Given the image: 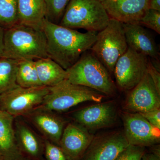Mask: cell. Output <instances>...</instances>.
<instances>
[{
	"label": "cell",
	"instance_id": "e0dca14e",
	"mask_svg": "<svg viewBox=\"0 0 160 160\" xmlns=\"http://www.w3.org/2000/svg\"><path fill=\"white\" fill-rule=\"evenodd\" d=\"M128 47L146 56L159 60V53L152 35L138 23H122Z\"/></svg>",
	"mask_w": 160,
	"mask_h": 160
},
{
	"label": "cell",
	"instance_id": "7a4b0ae2",
	"mask_svg": "<svg viewBox=\"0 0 160 160\" xmlns=\"http://www.w3.org/2000/svg\"><path fill=\"white\" fill-rule=\"evenodd\" d=\"M2 57L18 61L48 57L43 29L18 24L5 30Z\"/></svg>",
	"mask_w": 160,
	"mask_h": 160
},
{
	"label": "cell",
	"instance_id": "836d02e7",
	"mask_svg": "<svg viewBox=\"0 0 160 160\" xmlns=\"http://www.w3.org/2000/svg\"><path fill=\"white\" fill-rule=\"evenodd\" d=\"M0 160H3L1 150H0Z\"/></svg>",
	"mask_w": 160,
	"mask_h": 160
},
{
	"label": "cell",
	"instance_id": "4316f807",
	"mask_svg": "<svg viewBox=\"0 0 160 160\" xmlns=\"http://www.w3.org/2000/svg\"><path fill=\"white\" fill-rule=\"evenodd\" d=\"M146 148L129 145L114 160H141Z\"/></svg>",
	"mask_w": 160,
	"mask_h": 160
},
{
	"label": "cell",
	"instance_id": "4fadbf2b",
	"mask_svg": "<svg viewBox=\"0 0 160 160\" xmlns=\"http://www.w3.org/2000/svg\"><path fill=\"white\" fill-rule=\"evenodd\" d=\"M23 117L39 131L44 139L59 146L66 122L56 112L38 107Z\"/></svg>",
	"mask_w": 160,
	"mask_h": 160
},
{
	"label": "cell",
	"instance_id": "f546056e",
	"mask_svg": "<svg viewBox=\"0 0 160 160\" xmlns=\"http://www.w3.org/2000/svg\"><path fill=\"white\" fill-rule=\"evenodd\" d=\"M141 160H160L159 149L148 152L146 151Z\"/></svg>",
	"mask_w": 160,
	"mask_h": 160
},
{
	"label": "cell",
	"instance_id": "9c48e42d",
	"mask_svg": "<svg viewBox=\"0 0 160 160\" xmlns=\"http://www.w3.org/2000/svg\"><path fill=\"white\" fill-rule=\"evenodd\" d=\"M122 120L124 134L129 145L146 148L160 142V129L139 113L124 112Z\"/></svg>",
	"mask_w": 160,
	"mask_h": 160
},
{
	"label": "cell",
	"instance_id": "9a60e30c",
	"mask_svg": "<svg viewBox=\"0 0 160 160\" xmlns=\"http://www.w3.org/2000/svg\"><path fill=\"white\" fill-rule=\"evenodd\" d=\"M149 0H106L102 4L111 18L124 24L138 23L149 9Z\"/></svg>",
	"mask_w": 160,
	"mask_h": 160
},
{
	"label": "cell",
	"instance_id": "e575fe53",
	"mask_svg": "<svg viewBox=\"0 0 160 160\" xmlns=\"http://www.w3.org/2000/svg\"><path fill=\"white\" fill-rule=\"evenodd\" d=\"M98 1H99V2H103L104 1H106V0H98Z\"/></svg>",
	"mask_w": 160,
	"mask_h": 160
},
{
	"label": "cell",
	"instance_id": "3957f363",
	"mask_svg": "<svg viewBox=\"0 0 160 160\" xmlns=\"http://www.w3.org/2000/svg\"><path fill=\"white\" fill-rule=\"evenodd\" d=\"M66 71V79L72 84L88 87L108 96L116 93V86L111 74L91 51L85 52Z\"/></svg>",
	"mask_w": 160,
	"mask_h": 160
},
{
	"label": "cell",
	"instance_id": "1f68e13d",
	"mask_svg": "<svg viewBox=\"0 0 160 160\" xmlns=\"http://www.w3.org/2000/svg\"><path fill=\"white\" fill-rule=\"evenodd\" d=\"M5 29L0 27V58L2 57L4 51V37Z\"/></svg>",
	"mask_w": 160,
	"mask_h": 160
},
{
	"label": "cell",
	"instance_id": "44dd1931",
	"mask_svg": "<svg viewBox=\"0 0 160 160\" xmlns=\"http://www.w3.org/2000/svg\"><path fill=\"white\" fill-rule=\"evenodd\" d=\"M16 82L23 88L42 86L38 77L34 60L19 61L16 75Z\"/></svg>",
	"mask_w": 160,
	"mask_h": 160
},
{
	"label": "cell",
	"instance_id": "cb8c5ba5",
	"mask_svg": "<svg viewBox=\"0 0 160 160\" xmlns=\"http://www.w3.org/2000/svg\"><path fill=\"white\" fill-rule=\"evenodd\" d=\"M46 7V19L59 24L66 7L71 0H45Z\"/></svg>",
	"mask_w": 160,
	"mask_h": 160
},
{
	"label": "cell",
	"instance_id": "ffe728a7",
	"mask_svg": "<svg viewBox=\"0 0 160 160\" xmlns=\"http://www.w3.org/2000/svg\"><path fill=\"white\" fill-rule=\"evenodd\" d=\"M35 63L42 86L52 87L66 79V70L50 58L35 60Z\"/></svg>",
	"mask_w": 160,
	"mask_h": 160
},
{
	"label": "cell",
	"instance_id": "52a82bcc",
	"mask_svg": "<svg viewBox=\"0 0 160 160\" xmlns=\"http://www.w3.org/2000/svg\"><path fill=\"white\" fill-rule=\"evenodd\" d=\"M49 89L46 86H18L0 94V109L14 118L24 117L42 104Z\"/></svg>",
	"mask_w": 160,
	"mask_h": 160
},
{
	"label": "cell",
	"instance_id": "ac0fdd59",
	"mask_svg": "<svg viewBox=\"0 0 160 160\" xmlns=\"http://www.w3.org/2000/svg\"><path fill=\"white\" fill-rule=\"evenodd\" d=\"M14 118L6 112L0 111V150L3 160H15L23 156L17 142Z\"/></svg>",
	"mask_w": 160,
	"mask_h": 160
},
{
	"label": "cell",
	"instance_id": "30bf717a",
	"mask_svg": "<svg viewBox=\"0 0 160 160\" xmlns=\"http://www.w3.org/2000/svg\"><path fill=\"white\" fill-rule=\"evenodd\" d=\"M129 145L124 132L101 135L93 138L81 160H114Z\"/></svg>",
	"mask_w": 160,
	"mask_h": 160
},
{
	"label": "cell",
	"instance_id": "7402d4cb",
	"mask_svg": "<svg viewBox=\"0 0 160 160\" xmlns=\"http://www.w3.org/2000/svg\"><path fill=\"white\" fill-rule=\"evenodd\" d=\"M19 61L0 58V94L18 86L16 75Z\"/></svg>",
	"mask_w": 160,
	"mask_h": 160
},
{
	"label": "cell",
	"instance_id": "6da1fadb",
	"mask_svg": "<svg viewBox=\"0 0 160 160\" xmlns=\"http://www.w3.org/2000/svg\"><path fill=\"white\" fill-rule=\"evenodd\" d=\"M42 29L46 37L48 57L65 70L74 65L85 52L90 50L98 33L94 31L80 32L46 19Z\"/></svg>",
	"mask_w": 160,
	"mask_h": 160
},
{
	"label": "cell",
	"instance_id": "8fae6325",
	"mask_svg": "<svg viewBox=\"0 0 160 160\" xmlns=\"http://www.w3.org/2000/svg\"><path fill=\"white\" fill-rule=\"evenodd\" d=\"M160 92L147 71L139 83L132 89L125 103L127 110L137 113L159 109Z\"/></svg>",
	"mask_w": 160,
	"mask_h": 160
},
{
	"label": "cell",
	"instance_id": "d4e9b609",
	"mask_svg": "<svg viewBox=\"0 0 160 160\" xmlns=\"http://www.w3.org/2000/svg\"><path fill=\"white\" fill-rule=\"evenodd\" d=\"M160 34V12L148 9L138 23Z\"/></svg>",
	"mask_w": 160,
	"mask_h": 160
},
{
	"label": "cell",
	"instance_id": "7c38bea8",
	"mask_svg": "<svg viewBox=\"0 0 160 160\" xmlns=\"http://www.w3.org/2000/svg\"><path fill=\"white\" fill-rule=\"evenodd\" d=\"M76 122L88 130H98L112 126L117 118V107L111 102L98 103L75 112Z\"/></svg>",
	"mask_w": 160,
	"mask_h": 160
},
{
	"label": "cell",
	"instance_id": "f1b7e54d",
	"mask_svg": "<svg viewBox=\"0 0 160 160\" xmlns=\"http://www.w3.org/2000/svg\"><path fill=\"white\" fill-rule=\"evenodd\" d=\"M147 72L151 77L154 83L156 88L158 91L160 92V70L155 68L152 65L150 60V58L149 57L148 65H147Z\"/></svg>",
	"mask_w": 160,
	"mask_h": 160
},
{
	"label": "cell",
	"instance_id": "ba28073f",
	"mask_svg": "<svg viewBox=\"0 0 160 160\" xmlns=\"http://www.w3.org/2000/svg\"><path fill=\"white\" fill-rule=\"evenodd\" d=\"M149 57L128 47L118 60L113 73L117 85L122 91L131 90L147 72Z\"/></svg>",
	"mask_w": 160,
	"mask_h": 160
},
{
	"label": "cell",
	"instance_id": "8992f818",
	"mask_svg": "<svg viewBox=\"0 0 160 160\" xmlns=\"http://www.w3.org/2000/svg\"><path fill=\"white\" fill-rule=\"evenodd\" d=\"M128 48L122 23L110 18L106 28L98 32L90 50L111 74L118 60Z\"/></svg>",
	"mask_w": 160,
	"mask_h": 160
},
{
	"label": "cell",
	"instance_id": "484cf974",
	"mask_svg": "<svg viewBox=\"0 0 160 160\" xmlns=\"http://www.w3.org/2000/svg\"><path fill=\"white\" fill-rule=\"evenodd\" d=\"M44 154L46 160H69L60 146L45 139Z\"/></svg>",
	"mask_w": 160,
	"mask_h": 160
},
{
	"label": "cell",
	"instance_id": "5bb4252c",
	"mask_svg": "<svg viewBox=\"0 0 160 160\" xmlns=\"http://www.w3.org/2000/svg\"><path fill=\"white\" fill-rule=\"evenodd\" d=\"M94 137L82 125L69 123L65 126L59 146L69 160H81Z\"/></svg>",
	"mask_w": 160,
	"mask_h": 160
},
{
	"label": "cell",
	"instance_id": "83f0119b",
	"mask_svg": "<svg viewBox=\"0 0 160 160\" xmlns=\"http://www.w3.org/2000/svg\"><path fill=\"white\" fill-rule=\"evenodd\" d=\"M151 125L160 129V109H158L147 112L139 113Z\"/></svg>",
	"mask_w": 160,
	"mask_h": 160
},
{
	"label": "cell",
	"instance_id": "5b68a950",
	"mask_svg": "<svg viewBox=\"0 0 160 160\" xmlns=\"http://www.w3.org/2000/svg\"><path fill=\"white\" fill-rule=\"evenodd\" d=\"M105 95L88 87L74 85L65 79L52 87L39 107L55 112L66 110L85 102H102Z\"/></svg>",
	"mask_w": 160,
	"mask_h": 160
},
{
	"label": "cell",
	"instance_id": "603a6c76",
	"mask_svg": "<svg viewBox=\"0 0 160 160\" xmlns=\"http://www.w3.org/2000/svg\"><path fill=\"white\" fill-rule=\"evenodd\" d=\"M18 24V0H0V27L6 30Z\"/></svg>",
	"mask_w": 160,
	"mask_h": 160
},
{
	"label": "cell",
	"instance_id": "277c9868",
	"mask_svg": "<svg viewBox=\"0 0 160 160\" xmlns=\"http://www.w3.org/2000/svg\"><path fill=\"white\" fill-rule=\"evenodd\" d=\"M110 18L98 0H71L59 24L70 29L98 32L106 28Z\"/></svg>",
	"mask_w": 160,
	"mask_h": 160
},
{
	"label": "cell",
	"instance_id": "2e32d148",
	"mask_svg": "<svg viewBox=\"0 0 160 160\" xmlns=\"http://www.w3.org/2000/svg\"><path fill=\"white\" fill-rule=\"evenodd\" d=\"M14 127L18 147L29 160H41L44 153V139L20 117L15 118Z\"/></svg>",
	"mask_w": 160,
	"mask_h": 160
},
{
	"label": "cell",
	"instance_id": "d6a6232c",
	"mask_svg": "<svg viewBox=\"0 0 160 160\" xmlns=\"http://www.w3.org/2000/svg\"><path fill=\"white\" fill-rule=\"evenodd\" d=\"M15 160H29L28 158L24 157V156H22L21 157L18 158L17 159Z\"/></svg>",
	"mask_w": 160,
	"mask_h": 160
},
{
	"label": "cell",
	"instance_id": "d6986e66",
	"mask_svg": "<svg viewBox=\"0 0 160 160\" xmlns=\"http://www.w3.org/2000/svg\"><path fill=\"white\" fill-rule=\"evenodd\" d=\"M19 24L42 29L46 19L45 0H18Z\"/></svg>",
	"mask_w": 160,
	"mask_h": 160
},
{
	"label": "cell",
	"instance_id": "4dcf8cb0",
	"mask_svg": "<svg viewBox=\"0 0 160 160\" xmlns=\"http://www.w3.org/2000/svg\"><path fill=\"white\" fill-rule=\"evenodd\" d=\"M149 9L160 12V0H149Z\"/></svg>",
	"mask_w": 160,
	"mask_h": 160
},
{
	"label": "cell",
	"instance_id": "d590c367",
	"mask_svg": "<svg viewBox=\"0 0 160 160\" xmlns=\"http://www.w3.org/2000/svg\"><path fill=\"white\" fill-rule=\"evenodd\" d=\"M1 111V109H0V111Z\"/></svg>",
	"mask_w": 160,
	"mask_h": 160
}]
</instances>
